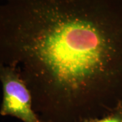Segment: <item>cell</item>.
<instances>
[{
  "label": "cell",
  "instance_id": "cell-1",
  "mask_svg": "<svg viewBox=\"0 0 122 122\" xmlns=\"http://www.w3.org/2000/svg\"><path fill=\"white\" fill-rule=\"evenodd\" d=\"M0 65L44 122L105 116L122 104V0H0Z\"/></svg>",
  "mask_w": 122,
  "mask_h": 122
},
{
  "label": "cell",
  "instance_id": "cell-2",
  "mask_svg": "<svg viewBox=\"0 0 122 122\" xmlns=\"http://www.w3.org/2000/svg\"><path fill=\"white\" fill-rule=\"evenodd\" d=\"M0 83L3 90L1 115L22 122H44L34 111L31 94L16 68L0 65Z\"/></svg>",
  "mask_w": 122,
  "mask_h": 122
},
{
  "label": "cell",
  "instance_id": "cell-3",
  "mask_svg": "<svg viewBox=\"0 0 122 122\" xmlns=\"http://www.w3.org/2000/svg\"><path fill=\"white\" fill-rule=\"evenodd\" d=\"M83 122H122V104L102 117L91 119Z\"/></svg>",
  "mask_w": 122,
  "mask_h": 122
}]
</instances>
